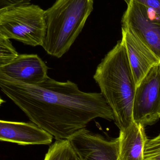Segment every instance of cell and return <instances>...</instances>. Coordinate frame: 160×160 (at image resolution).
<instances>
[{
  "label": "cell",
  "mask_w": 160,
  "mask_h": 160,
  "mask_svg": "<svg viewBox=\"0 0 160 160\" xmlns=\"http://www.w3.org/2000/svg\"><path fill=\"white\" fill-rule=\"evenodd\" d=\"M0 88L32 123L56 140H68L95 118L114 120L101 93L81 91L70 81L48 77L37 84H27L0 73Z\"/></svg>",
  "instance_id": "1"
},
{
  "label": "cell",
  "mask_w": 160,
  "mask_h": 160,
  "mask_svg": "<svg viewBox=\"0 0 160 160\" xmlns=\"http://www.w3.org/2000/svg\"><path fill=\"white\" fill-rule=\"evenodd\" d=\"M93 78L112 112L115 124L120 130L129 127L133 122L136 84L122 40L102 60Z\"/></svg>",
  "instance_id": "2"
},
{
  "label": "cell",
  "mask_w": 160,
  "mask_h": 160,
  "mask_svg": "<svg viewBox=\"0 0 160 160\" xmlns=\"http://www.w3.org/2000/svg\"><path fill=\"white\" fill-rule=\"evenodd\" d=\"M94 0H56L45 10L46 35L41 47L60 58L71 48L93 9Z\"/></svg>",
  "instance_id": "3"
},
{
  "label": "cell",
  "mask_w": 160,
  "mask_h": 160,
  "mask_svg": "<svg viewBox=\"0 0 160 160\" xmlns=\"http://www.w3.org/2000/svg\"><path fill=\"white\" fill-rule=\"evenodd\" d=\"M30 2L0 10V34L29 46H42L46 35L45 10Z\"/></svg>",
  "instance_id": "4"
},
{
  "label": "cell",
  "mask_w": 160,
  "mask_h": 160,
  "mask_svg": "<svg viewBox=\"0 0 160 160\" xmlns=\"http://www.w3.org/2000/svg\"><path fill=\"white\" fill-rule=\"evenodd\" d=\"M132 118L133 122L144 127L160 118V63L150 69L136 87Z\"/></svg>",
  "instance_id": "5"
},
{
  "label": "cell",
  "mask_w": 160,
  "mask_h": 160,
  "mask_svg": "<svg viewBox=\"0 0 160 160\" xmlns=\"http://www.w3.org/2000/svg\"><path fill=\"white\" fill-rule=\"evenodd\" d=\"M121 20L123 27L139 38L160 60V18L135 0H129Z\"/></svg>",
  "instance_id": "6"
},
{
  "label": "cell",
  "mask_w": 160,
  "mask_h": 160,
  "mask_svg": "<svg viewBox=\"0 0 160 160\" xmlns=\"http://www.w3.org/2000/svg\"><path fill=\"white\" fill-rule=\"evenodd\" d=\"M80 160H118V138L108 140L84 128L68 139Z\"/></svg>",
  "instance_id": "7"
},
{
  "label": "cell",
  "mask_w": 160,
  "mask_h": 160,
  "mask_svg": "<svg viewBox=\"0 0 160 160\" xmlns=\"http://www.w3.org/2000/svg\"><path fill=\"white\" fill-rule=\"evenodd\" d=\"M122 39L133 74L136 88L151 68L160 63L155 53L135 34L126 27H121Z\"/></svg>",
  "instance_id": "8"
},
{
  "label": "cell",
  "mask_w": 160,
  "mask_h": 160,
  "mask_svg": "<svg viewBox=\"0 0 160 160\" xmlns=\"http://www.w3.org/2000/svg\"><path fill=\"white\" fill-rule=\"evenodd\" d=\"M48 67L37 54H19L12 62L0 68V73L27 84L43 82L48 76Z\"/></svg>",
  "instance_id": "9"
},
{
  "label": "cell",
  "mask_w": 160,
  "mask_h": 160,
  "mask_svg": "<svg viewBox=\"0 0 160 160\" xmlns=\"http://www.w3.org/2000/svg\"><path fill=\"white\" fill-rule=\"evenodd\" d=\"M53 138L33 123L0 120V141L23 146L49 145Z\"/></svg>",
  "instance_id": "10"
},
{
  "label": "cell",
  "mask_w": 160,
  "mask_h": 160,
  "mask_svg": "<svg viewBox=\"0 0 160 160\" xmlns=\"http://www.w3.org/2000/svg\"><path fill=\"white\" fill-rule=\"evenodd\" d=\"M144 127L133 122L120 130L118 160H144L145 144L147 139Z\"/></svg>",
  "instance_id": "11"
},
{
  "label": "cell",
  "mask_w": 160,
  "mask_h": 160,
  "mask_svg": "<svg viewBox=\"0 0 160 160\" xmlns=\"http://www.w3.org/2000/svg\"><path fill=\"white\" fill-rule=\"evenodd\" d=\"M44 160H80L68 140H56L49 148Z\"/></svg>",
  "instance_id": "12"
},
{
  "label": "cell",
  "mask_w": 160,
  "mask_h": 160,
  "mask_svg": "<svg viewBox=\"0 0 160 160\" xmlns=\"http://www.w3.org/2000/svg\"><path fill=\"white\" fill-rule=\"evenodd\" d=\"M18 55L10 40L0 34V68L12 62Z\"/></svg>",
  "instance_id": "13"
},
{
  "label": "cell",
  "mask_w": 160,
  "mask_h": 160,
  "mask_svg": "<svg viewBox=\"0 0 160 160\" xmlns=\"http://www.w3.org/2000/svg\"><path fill=\"white\" fill-rule=\"evenodd\" d=\"M144 160H160V134L153 139H147Z\"/></svg>",
  "instance_id": "14"
},
{
  "label": "cell",
  "mask_w": 160,
  "mask_h": 160,
  "mask_svg": "<svg viewBox=\"0 0 160 160\" xmlns=\"http://www.w3.org/2000/svg\"><path fill=\"white\" fill-rule=\"evenodd\" d=\"M128 3L129 0H124ZM153 11L160 18V0H135Z\"/></svg>",
  "instance_id": "15"
},
{
  "label": "cell",
  "mask_w": 160,
  "mask_h": 160,
  "mask_svg": "<svg viewBox=\"0 0 160 160\" xmlns=\"http://www.w3.org/2000/svg\"><path fill=\"white\" fill-rule=\"evenodd\" d=\"M27 0H0V10L10 6L20 3Z\"/></svg>",
  "instance_id": "16"
},
{
  "label": "cell",
  "mask_w": 160,
  "mask_h": 160,
  "mask_svg": "<svg viewBox=\"0 0 160 160\" xmlns=\"http://www.w3.org/2000/svg\"><path fill=\"white\" fill-rule=\"evenodd\" d=\"M4 102V101L1 98H0V106H1V104H2V103H3Z\"/></svg>",
  "instance_id": "17"
}]
</instances>
